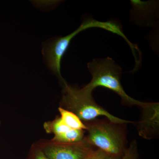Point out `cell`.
Instances as JSON below:
<instances>
[{
	"label": "cell",
	"mask_w": 159,
	"mask_h": 159,
	"mask_svg": "<svg viewBox=\"0 0 159 159\" xmlns=\"http://www.w3.org/2000/svg\"><path fill=\"white\" fill-rule=\"evenodd\" d=\"M120 159H139L138 146L135 140L132 141L129 147L126 148Z\"/></svg>",
	"instance_id": "30bf717a"
},
{
	"label": "cell",
	"mask_w": 159,
	"mask_h": 159,
	"mask_svg": "<svg viewBox=\"0 0 159 159\" xmlns=\"http://www.w3.org/2000/svg\"><path fill=\"white\" fill-rule=\"evenodd\" d=\"M122 156H118L110 155L104 159H120Z\"/></svg>",
	"instance_id": "4fadbf2b"
},
{
	"label": "cell",
	"mask_w": 159,
	"mask_h": 159,
	"mask_svg": "<svg viewBox=\"0 0 159 159\" xmlns=\"http://www.w3.org/2000/svg\"><path fill=\"white\" fill-rule=\"evenodd\" d=\"M90 143L110 155L122 156L127 145L125 125L108 119H95L84 123Z\"/></svg>",
	"instance_id": "277c9868"
},
{
	"label": "cell",
	"mask_w": 159,
	"mask_h": 159,
	"mask_svg": "<svg viewBox=\"0 0 159 159\" xmlns=\"http://www.w3.org/2000/svg\"><path fill=\"white\" fill-rule=\"evenodd\" d=\"M62 85V97L60 107L74 113L81 121L88 122L102 116L114 123H133L110 113L95 102L92 94L87 93L82 88L69 85L66 82Z\"/></svg>",
	"instance_id": "3957f363"
},
{
	"label": "cell",
	"mask_w": 159,
	"mask_h": 159,
	"mask_svg": "<svg viewBox=\"0 0 159 159\" xmlns=\"http://www.w3.org/2000/svg\"><path fill=\"white\" fill-rule=\"evenodd\" d=\"M29 159H49L46 157L42 151L38 147L35 143L32 144L30 152Z\"/></svg>",
	"instance_id": "8fae6325"
},
{
	"label": "cell",
	"mask_w": 159,
	"mask_h": 159,
	"mask_svg": "<svg viewBox=\"0 0 159 159\" xmlns=\"http://www.w3.org/2000/svg\"><path fill=\"white\" fill-rule=\"evenodd\" d=\"M1 121H0V127H1Z\"/></svg>",
	"instance_id": "5bb4252c"
},
{
	"label": "cell",
	"mask_w": 159,
	"mask_h": 159,
	"mask_svg": "<svg viewBox=\"0 0 159 159\" xmlns=\"http://www.w3.org/2000/svg\"><path fill=\"white\" fill-rule=\"evenodd\" d=\"M43 128L47 133L53 134L54 136L64 133L72 129L65 124L59 117L52 121L45 122Z\"/></svg>",
	"instance_id": "9c48e42d"
},
{
	"label": "cell",
	"mask_w": 159,
	"mask_h": 159,
	"mask_svg": "<svg viewBox=\"0 0 159 159\" xmlns=\"http://www.w3.org/2000/svg\"><path fill=\"white\" fill-rule=\"evenodd\" d=\"M100 28L121 36L122 28L113 21H99L92 18L84 20L82 24L72 33L64 36L54 38L47 41L43 47L42 53L47 65L58 77L63 84L66 81L61 74V62L63 56L70 45L71 41L81 31L91 28Z\"/></svg>",
	"instance_id": "7a4b0ae2"
},
{
	"label": "cell",
	"mask_w": 159,
	"mask_h": 159,
	"mask_svg": "<svg viewBox=\"0 0 159 159\" xmlns=\"http://www.w3.org/2000/svg\"><path fill=\"white\" fill-rule=\"evenodd\" d=\"M87 67L92 78L88 84L82 88L85 92L92 94L96 88L102 87L118 94L124 105L139 106L144 110L150 106L151 103L136 100L126 94L121 83L122 69L112 58H95L87 64Z\"/></svg>",
	"instance_id": "6da1fadb"
},
{
	"label": "cell",
	"mask_w": 159,
	"mask_h": 159,
	"mask_svg": "<svg viewBox=\"0 0 159 159\" xmlns=\"http://www.w3.org/2000/svg\"><path fill=\"white\" fill-rule=\"evenodd\" d=\"M84 130L71 129L64 133L54 136L51 139L56 142L64 143H72L79 142L84 139Z\"/></svg>",
	"instance_id": "ba28073f"
},
{
	"label": "cell",
	"mask_w": 159,
	"mask_h": 159,
	"mask_svg": "<svg viewBox=\"0 0 159 159\" xmlns=\"http://www.w3.org/2000/svg\"><path fill=\"white\" fill-rule=\"evenodd\" d=\"M130 20L137 26L154 28L159 20V1L131 0Z\"/></svg>",
	"instance_id": "8992f818"
},
{
	"label": "cell",
	"mask_w": 159,
	"mask_h": 159,
	"mask_svg": "<svg viewBox=\"0 0 159 159\" xmlns=\"http://www.w3.org/2000/svg\"><path fill=\"white\" fill-rule=\"evenodd\" d=\"M58 110L60 114V118L69 128L74 129L86 130L87 126L85 124L77 115L60 107Z\"/></svg>",
	"instance_id": "52a82bcc"
},
{
	"label": "cell",
	"mask_w": 159,
	"mask_h": 159,
	"mask_svg": "<svg viewBox=\"0 0 159 159\" xmlns=\"http://www.w3.org/2000/svg\"><path fill=\"white\" fill-rule=\"evenodd\" d=\"M35 144L49 159H86L94 149L85 136L81 141L72 143L43 139Z\"/></svg>",
	"instance_id": "5b68a950"
},
{
	"label": "cell",
	"mask_w": 159,
	"mask_h": 159,
	"mask_svg": "<svg viewBox=\"0 0 159 159\" xmlns=\"http://www.w3.org/2000/svg\"><path fill=\"white\" fill-rule=\"evenodd\" d=\"M110 155L101 149H94L86 159H104Z\"/></svg>",
	"instance_id": "7c38bea8"
}]
</instances>
